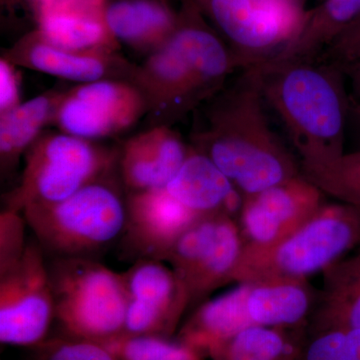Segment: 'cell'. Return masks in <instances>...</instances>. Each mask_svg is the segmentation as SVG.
Returning a JSON list of instances; mask_svg holds the SVG:
<instances>
[{"label": "cell", "mask_w": 360, "mask_h": 360, "mask_svg": "<svg viewBox=\"0 0 360 360\" xmlns=\"http://www.w3.org/2000/svg\"><path fill=\"white\" fill-rule=\"evenodd\" d=\"M111 175L87 184L65 200L26 206L22 210L45 255L97 259L122 239L127 198Z\"/></svg>", "instance_id": "4"}, {"label": "cell", "mask_w": 360, "mask_h": 360, "mask_svg": "<svg viewBox=\"0 0 360 360\" xmlns=\"http://www.w3.org/2000/svg\"><path fill=\"white\" fill-rule=\"evenodd\" d=\"M47 269L63 335L103 342L123 333L129 295L122 274L92 258H51Z\"/></svg>", "instance_id": "6"}, {"label": "cell", "mask_w": 360, "mask_h": 360, "mask_svg": "<svg viewBox=\"0 0 360 360\" xmlns=\"http://www.w3.org/2000/svg\"><path fill=\"white\" fill-rule=\"evenodd\" d=\"M165 2H167V0H165ZM167 4H168V2H167Z\"/></svg>", "instance_id": "36"}, {"label": "cell", "mask_w": 360, "mask_h": 360, "mask_svg": "<svg viewBox=\"0 0 360 360\" xmlns=\"http://www.w3.org/2000/svg\"><path fill=\"white\" fill-rule=\"evenodd\" d=\"M200 217L175 200L167 189L129 193L123 250L137 259L165 262L182 233Z\"/></svg>", "instance_id": "14"}, {"label": "cell", "mask_w": 360, "mask_h": 360, "mask_svg": "<svg viewBox=\"0 0 360 360\" xmlns=\"http://www.w3.org/2000/svg\"><path fill=\"white\" fill-rule=\"evenodd\" d=\"M65 91L49 90L0 115V167L11 174L20 156L39 139L42 129L53 123Z\"/></svg>", "instance_id": "22"}, {"label": "cell", "mask_w": 360, "mask_h": 360, "mask_svg": "<svg viewBox=\"0 0 360 360\" xmlns=\"http://www.w3.org/2000/svg\"><path fill=\"white\" fill-rule=\"evenodd\" d=\"M22 213L4 208L0 214V274L13 266L22 257L27 245Z\"/></svg>", "instance_id": "27"}, {"label": "cell", "mask_w": 360, "mask_h": 360, "mask_svg": "<svg viewBox=\"0 0 360 360\" xmlns=\"http://www.w3.org/2000/svg\"><path fill=\"white\" fill-rule=\"evenodd\" d=\"M184 0L179 25L162 46L137 65L134 84L146 99L151 127H172L224 89L240 61Z\"/></svg>", "instance_id": "2"}, {"label": "cell", "mask_w": 360, "mask_h": 360, "mask_svg": "<svg viewBox=\"0 0 360 360\" xmlns=\"http://www.w3.org/2000/svg\"><path fill=\"white\" fill-rule=\"evenodd\" d=\"M104 6L89 0H41L35 30L66 51L116 53L120 44L104 20Z\"/></svg>", "instance_id": "16"}, {"label": "cell", "mask_w": 360, "mask_h": 360, "mask_svg": "<svg viewBox=\"0 0 360 360\" xmlns=\"http://www.w3.org/2000/svg\"><path fill=\"white\" fill-rule=\"evenodd\" d=\"M349 112L352 113V116H354L355 122L359 123L360 127V104H352V108H350Z\"/></svg>", "instance_id": "33"}, {"label": "cell", "mask_w": 360, "mask_h": 360, "mask_svg": "<svg viewBox=\"0 0 360 360\" xmlns=\"http://www.w3.org/2000/svg\"><path fill=\"white\" fill-rule=\"evenodd\" d=\"M258 65L265 101L283 120L300 160L345 153L350 106L342 68L319 60Z\"/></svg>", "instance_id": "3"}, {"label": "cell", "mask_w": 360, "mask_h": 360, "mask_svg": "<svg viewBox=\"0 0 360 360\" xmlns=\"http://www.w3.org/2000/svg\"><path fill=\"white\" fill-rule=\"evenodd\" d=\"M104 20L115 39L150 56L174 34L179 25L165 0H113L106 2Z\"/></svg>", "instance_id": "19"}, {"label": "cell", "mask_w": 360, "mask_h": 360, "mask_svg": "<svg viewBox=\"0 0 360 360\" xmlns=\"http://www.w3.org/2000/svg\"><path fill=\"white\" fill-rule=\"evenodd\" d=\"M188 155L167 184V193L198 217L240 212L243 194L207 156L189 146Z\"/></svg>", "instance_id": "18"}, {"label": "cell", "mask_w": 360, "mask_h": 360, "mask_svg": "<svg viewBox=\"0 0 360 360\" xmlns=\"http://www.w3.org/2000/svg\"><path fill=\"white\" fill-rule=\"evenodd\" d=\"M243 246L238 222L224 213L200 217L180 236L165 262L186 286L189 307L231 283Z\"/></svg>", "instance_id": "8"}, {"label": "cell", "mask_w": 360, "mask_h": 360, "mask_svg": "<svg viewBox=\"0 0 360 360\" xmlns=\"http://www.w3.org/2000/svg\"><path fill=\"white\" fill-rule=\"evenodd\" d=\"M172 127H151L130 137L123 144L118 168L129 193L165 188L189 153Z\"/></svg>", "instance_id": "17"}, {"label": "cell", "mask_w": 360, "mask_h": 360, "mask_svg": "<svg viewBox=\"0 0 360 360\" xmlns=\"http://www.w3.org/2000/svg\"><path fill=\"white\" fill-rule=\"evenodd\" d=\"M323 195L302 174L243 195L239 227L245 243L267 246L283 240L326 205Z\"/></svg>", "instance_id": "13"}, {"label": "cell", "mask_w": 360, "mask_h": 360, "mask_svg": "<svg viewBox=\"0 0 360 360\" xmlns=\"http://www.w3.org/2000/svg\"><path fill=\"white\" fill-rule=\"evenodd\" d=\"M1 58L18 68L80 84L101 80H122L134 84L137 68L120 52H77L59 49L41 39L37 30L27 33L4 51Z\"/></svg>", "instance_id": "15"}, {"label": "cell", "mask_w": 360, "mask_h": 360, "mask_svg": "<svg viewBox=\"0 0 360 360\" xmlns=\"http://www.w3.org/2000/svg\"><path fill=\"white\" fill-rule=\"evenodd\" d=\"M323 281L307 331L360 329V245L322 271Z\"/></svg>", "instance_id": "20"}, {"label": "cell", "mask_w": 360, "mask_h": 360, "mask_svg": "<svg viewBox=\"0 0 360 360\" xmlns=\"http://www.w3.org/2000/svg\"><path fill=\"white\" fill-rule=\"evenodd\" d=\"M360 56V18L345 28L317 60L333 63L340 68Z\"/></svg>", "instance_id": "28"}, {"label": "cell", "mask_w": 360, "mask_h": 360, "mask_svg": "<svg viewBox=\"0 0 360 360\" xmlns=\"http://www.w3.org/2000/svg\"><path fill=\"white\" fill-rule=\"evenodd\" d=\"M302 176L324 195L360 214V149L315 160H300Z\"/></svg>", "instance_id": "24"}, {"label": "cell", "mask_w": 360, "mask_h": 360, "mask_svg": "<svg viewBox=\"0 0 360 360\" xmlns=\"http://www.w3.org/2000/svg\"><path fill=\"white\" fill-rule=\"evenodd\" d=\"M40 1L41 0H1L2 6H6V7H9V8H13V7L16 6H25L30 7L33 11L37 13V9H39Z\"/></svg>", "instance_id": "32"}, {"label": "cell", "mask_w": 360, "mask_h": 360, "mask_svg": "<svg viewBox=\"0 0 360 360\" xmlns=\"http://www.w3.org/2000/svg\"><path fill=\"white\" fill-rule=\"evenodd\" d=\"M347 348L345 360H360V329H347Z\"/></svg>", "instance_id": "31"}, {"label": "cell", "mask_w": 360, "mask_h": 360, "mask_svg": "<svg viewBox=\"0 0 360 360\" xmlns=\"http://www.w3.org/2000/svg\"><path fill=\"white\" fill-rule=\"evenodd\" d=\"M20 75L18 66L0 58V115L20 105Z\"/></svg>", "instance_id": "29"}, {"label": "cell", "mask_w": 360, "mask_h": 360, "mask_svg": "<svg viewBox=\"0 0 360 360\" xmlns=\"http://www.w3.org/2000/svg\"><path fill=\"white\" fill-rule=\"evenodd\" d=\"M44 251L30 240L18 262L0 274V341L37 347L54 321L53 296Z\"/></svg>", "instance_id": "9"}, {"label": "cell", "mask_w": 360, "mask_h": 360, "mask_svg": "<svg viewBox=\"0 0 360 360\" xmlns=\"http://www.w3.org/2000/svg\"><path fill=\"white\" fill-rule=\"evenodd\" d=\"M146 112V99L134 84L101 80L65 90L53 124L63 134L94 141L122 134Z\"/></svg>", "instance_id": "11"}, {"label": "cell", "mask_w": 360, "mask_h": 360, "mask_svg": "<svg viewBox=\"0 0 360 360\" xmlns=\"http://www.w3.org/2000/svg\"><path fill=\"white\" fill-rule=\"evenodd\" d=\"M202 7L231 41L243 70L276 56L304 13L276 0H206Z\"/></svg>", "instance_id": "10"}, {"label": "cell", "mask_w": 360, "mask_h": 360, "mask_svg": "<svg viewBox=\"0 0 360 360\" xmlns=\"http://www.w3.org/2000/svg\"><path fill=\"white\" fill-rule=\"evenodd\" d=\"M360 18V0H324L303 13L290 39L265 63L314 61L341 32Z\"/></svg>", "instance_id": "21"}, {"label": "cell", "mask_w": 360, "mask_h": 360, "mask_svg": "<svg viewBox=\"0 0 360 360\" xmlns=\"http://www.w3.org/2000/svg\"><path fill=\"white\" fill-rule=\"evenodd\" d=\"M195 1L198 2V4H200V6H202L203 4H205L206 0H195Z\"/></svg>", "instance_id": "35"}, {"label": "cell", "mask_w": 360, "mask_h": 360, "mask_svg": "<svg viewBox=\"0 0 360 360\" xmlns=\"http://www.w3.org/2000/svg\"><path fill=\"white\" fill-rule=\"evenodd\" d=\"M307 324L295 328L251 326L213 350L212 360H298Z\"/></svg>", "instance_id": "23"}, {"label": "cell", "mask_w": 360, "mask_h": 360, "mask_svg": "<svg viewBox=\"0 0 360 360\" xmlns=\"http://www.w3.org/2000/svg\"><path fill=\"white\" fill-rule=\"evenodd\" d=\"M243 71L233 84L205 103L191 146L207 156L243 196L302 172L300 161L270 127L259 65Z\"/></svg>", "instance_id": "1"}, {"label": "cell", "mask_w": 360, "mask_h": 360, "mask_svg": "<svg viewBox=\"0 0 360 360\" xmlns=\"http://www.w3.org/2000/svg\"><path fill=\"white\" fill-rule=\"evenodd\" d=\"M117 360H203L179 340L158 335H122L99 342Z\"/></svg>", "instance_id": "25"}, {"label": "cell", "mask_w": 360, "mask_h": 360, "mask_svg": "<svg viewBox=\"0 0 360 360\" xmlns=\"http://www.w3.org/2000/svg\"><path fill=\"white\" fill-rule=\"evenodd\" d=\"M359 245V213L342 203H326L307 224L276 245L245 243L231 283L309 279Z\"/></svg>", "instance_id": "5"}, {"label": "cell", "mask_w": 360, "mask_h": 360, "mask_svg": "<svg viewBox=\"0 0 360 360\" xmlns=\"http://www.w3.org/2000/svg\"><path fill=\"white\" fill-rule=\"evenodd\" d=\"M32 360H117L96 341L63 335L33 347Z\"/></svg>", "instance_id": "26"}, {"label": "cell", "mask_w": 360, "mask_h": 360, "mask_svg": "<svg viewBox=\"0 0 360 360\" xmlns=\"http://www.w3.org/2000/svg\"><path fill=\"white\" fill-rule=\"evenodd\" d=\"M20 184L6 196V208L66 200L82 187L112 174L120 153L63 134H41L25 153Z\"/></svg>", "instance_id": "7"}, {"label": "cell", "mask_w": 360, "mask_h": 360, "mask_svg": "<svg viewBox=\"0 0 360 360\" xmlns=\"http://www.w3.org/2000/svg\"><path fill=\"white\" fill-rule=\"evenodd\" d=\"M345 77L348 78L352 86L354 103L360 104V56L348 65L342 66Z\"/></svg>", "instance_id": "30"}, {"label": "cell", "mask_w": 360, "mask_h": 360, "mask_svg": "<svg viewBox=\"0 0 360 360\" xmlns=\"http://www.w3.org/2000/svg\"><path fill=\"white\" fill-rule=\"evenodd\" d=\"M122 274L129 295L123 333L172 338L189 309L188 293L174 270L141 258Z\"/></svg>", "instance_id": "12"}, {"label": "cell", "mask_w": 360, "mask_h": 360, "mask_svg": "<svg viewBox=\"0 0 360 360\" xmlns=\"http://www.w3.org/2000/svg\"><path fill=\"white\" fill-rule=\"evenodd\" d=\"M89 1L94 2V4H101L104 6L106 4V0H89Z\"/></svg>", "instance_id": "34"}]
</instances>
